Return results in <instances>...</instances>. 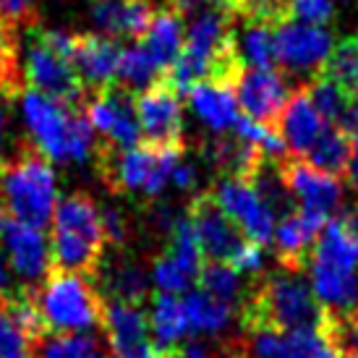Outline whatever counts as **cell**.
<instances>
[{
    "label": "cell",
    "mask_w": 358,
    "mask_h": 358,
    "mask_svg": "<svg viewBox=\"0 0 358 358\" xmlns=\"http://www.w3.org/2000/svg\"><path fill=\"white\" fill-rule=\"evenodd\" d=\"M19 290H24V288L19 285V280L13 278V272H10V264H8V259H6V254L0 251V301L16 296Z\"/></svg>",
    "instance_id": "obj_40"
},
{
    "label": "cell",
    "mask_w": 358,
    "mask_h": 358,
    "mask_svg": "<svg viewBox=\"0 0 358 358\" xmlns=\"http://www.w3.org/2000/svg\"><path fill=\"white\" fill-rule=\"evenodd\" d=\"M233 90L238 97V108L246 113V118L278 131V120L290 100L288 79L280 71L243 69Z\"/></svg>",
    "instance_id": "obj_14"
},
{
    "label": "cell",
    "mask_w": 358,
    "mask_h": 358,
    "mask_svg": "<svg viewBox=\"0 0 358 358\" xmlns=\"http://www.w3.org/2000/svg\"><path fill=\"white\" fill-rule=\"evenodd\" d=\"M243 327H275L282 332L319 329L327 332L329 311L314 296L303 269L278 264L275 272L254 282L241 306Z\"/></svg>",
    "instance_id": "obj_1"
},
{
    "label": "cell",
    "mask_w": 358,
    "mask_h": 358,
    "mask_svg": "<svg viewBox=\"0 0 358 358\" xmlns=\"http://www.w3.org/2000/svg\"><path fill=\"white\" fill-rule=\"evenodd\" d=\"M141 45L150 50V55L155 58L159 69L168 71L183 50V13L170 8V6L159 8Z\"/></svg>",
    "instance_id": "obj_24"
},
{
    "label": "cell",
    "mask_w": 358,
    "mask_h": 358,
    "mask_svg": "<svg viewBox=\"0 0 358 358\" xmlns=\"http://www.w3.org/2000/svg\"><path fill=\"white\" fill-rule=\"evenodd\" d=\"M230 267L236 269L238 275H262L264 269V246L246 241L238 249V254L230 259Z\"/></svg>",
    "instance_id": "obj_37"
},
{
    "label": "cell",
    "mask_w": 358,
    "mask_h": 358,
    "mask_svg": "<svg viewBox=\"0 0 358 358\" xmlns=\"http://www.w3.org/2000/svg\"><path fill=\"white\" fill-rule=\"evenodd\" d=\"M165 71L159 69L155 58L150 55V50L144 45H131L120 52V63H118V76H115V84H120L123 90L129 92H144L150 90L152 84H157L162 79Z\"/></svg>",
    "instance_id": "obj_27"
},
{
    "label": "cell",
    "mask_w": 358,
    "mask_h": 358,
    "mask_svg": "<svg viewBox=\"0 0 358 358\" xmlns=\"http://www.w3.org/2000/svg\"><path fill=\"white\" fill-rule=\"evenodd\" d=\"M92 280H100L105 301H120V303H134V306H141V301L147 299V290H150V280L144 275V269L131 259H118L113 264L102 262V267Z\"/></svg>",
    "instance_id": "obj_23"
},
{
    "label": "cell",
    "mask_w": 358,
    "mask_h": 358,
    "mask_svg": "<svg viewBox=\"0 0 358 358\" xmlns=\"http://www.w3.org/2000/svg\"><path fill=\"white\" fill-rule=\"evenodd\" d=\"M340 129L348 131L350 136L358 134V87L348 92V108H345V115L340 120Z\"/></svg>",
    "instance_id": "obj_42"
},
{
    "label": "cell",
    "mask_w": 358,
    "mask_h": 358,
    "mask_svg": "<svg viewBox=\"0 0 358 358\" xmlns=\"http://www.w3.org/2000/svg\"><path fill=\"white\" fill-rule=\"evenodd\" d=\"M19 113L24 120L31 150L40 152L50 162H84L94 155V129L84 115V110L69 108L34 90H24L16 94Z\"/></svg>",
    "instance_id": "obj_2"
},
{
    "label": "cell",
    "mask_w": 358,
    "mask_h": 358,
    "mask_svg": "<svg viewBox=\"0 0 358 358\" xmlns=\"http://www.w3.org/2000/svg\"><path fill=\"white\" fill-rule=\"evenodd\" d=\"M34 358H113L97 335H45L34 345Z\"/></svg>",
    "instance_id": "obj_29"
},
{
    "label": "cell",
    "mask_w": 358,
    "mask_h": 358,
    "mask_svg": "<svg viewBox=\"0 0 358 358\" xmlns=\"http://www.w3.org/2000/svg\"><path fill=\"white\" fill-rule=\"evenodd\" d=\"M120 52H123V48L105 34H76L73 37L71 63H73L81 84L87 87L90 94L115 84Z\"/></svg>",
    "instance_id": "obj_16"
},
{
    "label": "cell",
    "mask_w": 358,
    "mask_h": 358,
    "mask_svg": "<svg viewBox=\"0 0 358 358\" xmlns=\"http://www.w3.org/2000/svg\"><path fill=\"white\" fill-rule=\"evenodd\" d=\"M173 183H176L180 191H194L196 189V168H194L191 162L178 159V165L173 170Z\"/></svg>",
    "instance_id": "obj_41"
},
{
    "label": "cell",
    "mask_w": 358,
    "mask_h": 358,
    "mask_svg": "<svg viewBox=\"0 0 358 358\" xmlns=\"http://www.w3.org/2000/svg\"><path fill=\"white\" fill-rule=\"evenodd\" d=\"M335 40L324 27L303 21H282L275 29V55L288 73H314L324 66Z\"/></svg>",
    "instance_id": "obj_12"
},
{
    "label": "cell",
    "mask_w": 358,
    "mask_h": 358,
    "mask_svg": "<svg viewBox=\"0 0 358 358\" xmlns=\"http://www.w3.org/2000/svg\"><path fill=\"white\" fill-rule=\"evenodd\" d=\"M152 280H155V285L159 288V293H186V290L194 285V280L183 272V269L168 257V254H162V257L155 259V264H152Z\"/></svg>",
    "instance_id": "obj_35"
},
{
    "label": "cell",
    "mask_w": 358,
    "mask_h": 358,
    "mask_svg": "<svg viewBox=\"0 0 358 358\" xmlns=\"http://www.w3.org/2000/svg\"><path fill=\"white\" fill-rule=\"evenodd\" d=\"M155 13L152 0H92V19L105 37H144Z\"/></svg>",
    "instance_id": "obj_19"
},
{
    "label": "cell",
    "mask_w": 358,
    "mask_h": 358,
    "mask_svg": "<svg viewBox=\"0 0 358 358\" xmlns=\"http://www.w3.org/2000/svg\"><path fill=\"white\" fill-rule=\"evenodd\" d=\"M97 168L113 191L136 194L144 199H155L173 180V170L178 165L180 147H152L139 144L131 150H113L108 144L94 147Z\"/></svg>",
    "instance_id": "obj_6"
},
{
    "label": "cell",
    "mask_w": 358,
    "mask_h": 358,
    "mask_svg": "<svg viewBox=\"0 0 358 358\" xmlns=\"http://www.w3.org/2000/svg\"><path fill=\"white\" fill-rule=\"evenodd\" d=\"M350 147H353V136L348 131H343L340 126H324L322 136L317 139V144L311 147L306 157L314 168L324 170L329 176H345L348 173V162H350Z\"/></svg>",
    "instance_id": "obj_26"
},
{
    "label": "cell",
    "mask_w": 358,
    "mask_h": 358,
    "mask_svg": "<svg viewBox=\"0 0 358 358\" xmlns=\"http://www.w3.org/2000/svg\"><path fill=\"white\" fill-rule=\"evenodd\" d=\"M150 329L152 335H155V345H157L162 356L170 353V350L180 348L186 335L191 332L183 299L176 296V293H157L152 299Z\"/></svg>",
    "instance_id": "obj_22"
},
{
    "label": "cell",
    "mask_w": 358,
    "mask_h": 358,
    "mask_svg": "<svg viewBox=\"0 0 358 358\" xmlns=\"http://www.w3.org/2000/svg\"><path fill=\"white\" fill-rule=\"evenodd\" d=\"M345 220H348V225L353 230H356V236H358V207H356V212H350V215Z\"/></svg>",
    "instance_id": "obj_45"
},
{
    "label": "cell",
    "mask_w": 358,
    "mask_h": 358,
    "mask_svg": "<svg viewBox=\"0 0 358 358\" xmlns=\"http://www.w3.org/2000/svg\"><path fill=\"white\" fill-rule=\"evenodd\" d=\"M280 176L288 186L293 201H299V209L317 215L319 220L329 222L332 215L343 207V186L335 176H329L324 170L314 168L303 157H288L280 159Z\"/></svg>",
    "instance_id": "obj_9"
},
{
    "label": "cell",
    "mask_w": 358,
    "mask_h": 358,
    "mask_svg": "<svg viewBox=\"0 0 358 358\" xmlns=\"http://www.w3.org/2000/svg\"><path fill=\"white\" fill-rule=\"evenodd\" d=\"M322 131H324V118L319 115L314 102L308 100L306 90L290 94L288 105H285L278 120V134L282 136L290 155L293 157H306L311 147L317 144V139L322 136Z\"/></svg>",
    "instance_id": "obj_18"
},
{
    "label": "cell",
    "mask_w": 358,
    "mask_h": 358,
    "mask_svg": "<svg viewBox=\"0 0 358 358\" xmlns=\"http://www.w3.org/2000/svg\"><path fill=\"white\" fill-rule=\"evenodd\" d=\"M0 251L6 254L13 278L24 290H34L52 269L50 238L45 228L21 222L0 209Z\"/></svg>",
    "instance_id": "obj_7"
},
{
    "label": "cell",
    "mask_w": 358,
    "mask_h": 358,
    "mask_svg": "<svg viewBox=\"0 0 358 358\" xmlns=\"http://www.w3.org/2000/svg\"><path fill=\"white\" fill-rule=\"evenodd\" d=\"M87 120L102 136V144L113 150L139 147L141 126L136 115V97L120 84H110L100 92H92L87 100Z\"/></svg>",
    "instance_id": "obj_8"
},
{
    "label": "cell",
    "mask_w": 358,
    "mask_h": 358,
    "mask_svg": "<svg viewBox=\"0 0 358 358\" xmlns=\"http://www.w3.org/2000/svg\"><path fill=\"white\" fill-rule=\"evenodd\" d=\"M308 100L314 102V108L319 110V115L327 120V123H335L340 126V120L345 115V108H348V92L343 90L340 84L324 79V76H314L306 87Z\"/></svg>",
    "instance_id": "obj_32"
},
{
    "label": "cell",
    "mask_w": 358,
    "mask_h": 358,
    "mask_svg": "<svg viewBox=\"0 0 358 358\" xmlns=\"http://www.w3.org/2000/svg\"><path fill=\"white\" fill-rule=\"evenodd\" d=\"M37 340L19 324L8 306V299L0 301V358H34Z\"/></svg>",
    "instance_id": "obj_31"
},
{
    "label": "cell",
    "mask_w": 358,
    "mask_h": 358,
    "mask_svg": "<svg viewBox=\"0 0 358 358\" xmlns=\"http://www.w3.org/2000/svg\"><path fill=\"white\" fill-rule=\"evenodd\" d=\"M196 282H199V290H204V293H209V296H215L220 301H228V303H233L241 296V275L230 267L228 262L207 259L201 264Z\"/></svg>",
    "instance_id": "obj_33"
},
{
    "label": "cell",
    "mask_w": 358,
    "mask_h": 358,
    "mask_svg": "<svg viewBox=\"0 0 358 358\" xmlns=\"http://www.w3.org/2000/svg\"><path fill=\"white\" fill-rule=\"evenodd\" d=\"M186 97H189V105L196 113V118L215 134H228V131L236 129L241 113L236 90L230 84L201 81V84L186 92Z\"/></svg>",
    "instance_id": "obj_20"
},
{
    "label": "cell",
    "mask_w": 358,
    "mask_h": 358,
    "mask_svg": "<svg viewBox=\"0 0 358 358\" xmlns=\"http://www.w3.org/2000/svg\"><path fill=\"white\" fill-rule=\"evenodd\" d=\"M189 217L194 222L196 238H199L201 254L212 262H228L238 254V249L246 243L243 230L220 209V204L212 199V194H199L189 204Z\"/></svg>",
    "instance_id": "obj_15"
},
{
    "label": "cell",
    "mask_w": 358,
    "mask_h": 358,
    "mask_svg": "<svg viewBox=\"0 0 358 358\" xmlns=\"http://www.w3.org/2000/svg\"><path fill=\"white\" fill-rule=\"evenodd\" d=\"M37 0H0V24L3 27H16L21 21L31 19Z\"/></svg>",
    "instance_id": "obj_38"
},
{
    "label": "cell",
    "mask_w": 358,
    "mask_h": 358,
    "mask_svg": "<svg viewBox=\"0 0 358 358\" xmlns=\"http://www.w3.org/2000/svg\"><path fill=\"white\" fill-rule=\"evenodd\" d=\"M348 180L358 189V134L353 136V147H350V162H348Z\"/></svg>",
    "instance_id": "obj_44"
},
{
    "label": "cell",
    "mask_w": 358,
    "mask_h": 358,
    "mask_svg": "<svg viewBox=\"0 0 358 358\" xmlns=\"http://www.w3.org/2000/svg\"><path fill=\"white\" fill-rule=\"evenodd\" d=\"M327 222L319 220L317 215H308L303 209H293L288 215H282L275 225V257L278 264L290 269H306V259L314 249L319 230Z\"/></svg>",
    "instance_id": "obj_17"
},
{
    "label": "cell",
    "mask_w": 358,
    "mask_h": 358,
    "mask_svg": "<svg viewBox=\"0 0 358 358\" xmlns=\"http://www.w3.org/2000/svg\"><path fill=\"white\" fill-rule=\"evenodd\" d=\"M73 37L76 34L60 29H31L24 40L21 60L16 66L19 79L27 81V90L42 92L69 108L84 110L90 92L71 63Z\"/></svg>",
    "instance_id": "obj_3"
},
{
    "label": "cell",
    "mask_w": 358,
    "mask_h": 358,
    "mask_svg": "<svg viewBox=\"0 0 358 358\" xmlns=\"http://www.w3.org/2000/svg\"><path fill=\"white\" fill-rule=\"evenodd\" d=\"M102 228H105L108 243L123 246L126 238H129V222H126V217L120 215L118 209H105V212H102Z\"/></svg>",
    "instance_id": "obj_39"
},
{
    "label": "cell",
    "mask_w": 358,
    "mask_h": 358,
    "mask_svg": "<svg viewBox=\"0 0 358 358\" xmlns=\"http://www.w3.org/2000/svg\"><path fill=\"white\" fill-rule=\"evenodd\" d=\"M212 199L217 201L220 209L243 230V236L249 241L262 243V246L272 243L275 212L269 209L267 201L262 199V194L249 178H230V176H225L212 191Z\"/></svg>",
    "instance_id": "obj_10"
},
{
    "label": "cell",
    "mask_w": 358,
    "mask_h": 358,
    "mask_svg": "<svg viewBox=\"0 0 358 358\" xmlns=\"http://www.w3.org/2000/svg\"><path fill=\"white\" fill-rule=\"evenodd\" d=\"M136 115H139L141 139L152 147H186L183 134V108L178 92L165 79L152 84L150 90L136 94Z\"/></svg>",
    "instance_id": "obj_11"
},
{
    "label": "cell",
    "mask_w": 358,
    "mask_h": 358,
    "mask_svg": "<svg viewBox=\"0 0 358 358\" xmlns=\"http://www.w3.org/2000/svg\"><path fill=\"white\" fill-rule=\"evenodd\" d=\"M332 16H335L332 0H290V19L324 27Z\"/></svg>",
    "instance_id": "obj_36"
},
{
    "label": "cell",
    "mask_w": 358,
    "mask_h": 358,
    "mask_svg": "<svg viewBox=\"0 0 358 358\" xmlns=\"http://www.w3.org/2000/svg\"><path fill=\"white\" fill-rule=\"evenodd\" d=\"M29 293L48 335H87L92 329H102L105 299L97 285L79 272L52 267Z\"/></svg>",
    "instance_id": "obj_4"
},
{
    "label": "cell",
    "mask_w": 358,
    "mask_h": 358,
    "mask_svg": "<svg viewBox=\"0 0 358 358\" xmlns=\"http://www.w3.org/2000/svg\"><path fill=\"white\" fill-rule=\"evenodd\" d=\"M243 29L236 31V48H238L241 63L251 69H275V27L264 21L241 19Z\"/></svg>",
    "instance_id": "obj_25"
},
{
    "label": "cell",
    "mask_w": 358,
    "mask_h": 358,
    "mask_svg": "<svg viewBox=\"0 0 358 358\" xmlns=\"http://www.w3.org/2000/svg\"><path fill=\"white\" fill-rule=\"evenodd\" d=\"M317 76H324V79L340 84L345 92L356 90L358 87V31L356 34H348L340 42H335L332 52L327 55L324 66L319 69Z\"/></svg>",
    "instance_id": "obj_30"
},
{
    "label": "cell",
    "mask_w": 358,
    "mask_h": 358,
    "mask_svg": "<svg viewBox=\"0 0 358 358\" xmlns=\"http://www.w3.org/2000/svg\"><path fill=\"white\" fill-rule=\"evenodd\" d=\"M52 230L79 236L97 246H108L105 228H102V212L87 194H69L58 199L55 212H52Z\"/></svg>",
    "instance_id": "obj_21"
},
{
    "label": "cell",
    "mask_w": 358,
    "mask_h": 358,
    "mask_svg": "<svg viewBox=\"0 0 358 358\" xmlns=\"http://www.w3.org/2000/svg\"><path fill=\"white\" fill-rule=\"evenodd\" d=\"M8 108H6V94L0 92V162H6V150H8Z\"/></svg>",
    "instance_id": "obj_43"
},
{
    "label": "cell",
    "mask_w": 358,
    "mask_h": 358,
    "mask_svg": "<svg viewBox=\"0 0 358 358\" xmlns=\"http://www.w3.org/2000/svg\"><path fill=\"white\" fill-rule=\"evenodd\" d=\"M278 358H338V348L319 329H299L285 335V345Z\"/></svg>",
    "instance_id": "obj_34"
},
{
    "label": "cell",
    "mask_w": 358,
    "mask_h": 358,
    "mask_svg": "<svg viewBox=\"0 0 358 358\" xmlns=\"http://www.w3.org/2000/svg\"><path fill=\"white\" fill-rule=\"evenodd\" d=\"M58 204V178L52 162L40 152L24 150L0 162V209L10 217L45 228Z\"/></svg>",
    "instance_id": "obj_5"
},
{
    "label": "cell",
    "mask_w": 358,
    "mask_h": 358,
    "mask_svg": "<svg viewBox=\"0 0 358 358\" xmlns=\"http://www.w3.org/2000/svg\"><path fill=\"white\" fill-rule=\"evenodd\" d=\"M162 358H183V356H180V350L176 348V350H170V353H165Z\"/></svg>",
    "instance_id": "obj_46"
},
{
    "label": "cell",
    "mask_w": 358,
    "mask_h": 358,
    "mask_svg": "<svg viewBox=\"0 0 358 358\" xmlns=\"http://www.w3.org/2000/svg\"><path fill=\"white\" fill-rule=\"evenodd\" d=\"M338 358H356V356H345V353H340V356Z\"/></svg>",
    "instance_id": "obj_47"
},
{
    "label": "cell",
    "mask_w": 358,
    "mask_h": 358,
    "mask_svg": "<svg viewBox=\"0 0 358 358\" xmlns=\"http://www.w3.org/2000/svg\"><path fill=\"white\" fill-rule=\"evenodd\" d=\"M102 332L108 338L110 353L115 358H162L152 338L150 319L141 311V306L105 301Z\"/></svg>",
    "instance_id": "obj_13"
},
{
    "label": "cell",
    "mask_w": 358,
    "mask_h": 358,
    "mask_svg": "<svg viewBox=\"0 0 358 358\" xmlns=\"http://www.w3.org/2000/svg\"><path fill=\"white\" fill-rule=\"evenodd\" d=\"M186 314H189L191 332H207V335H217L230 324L233 319V303L220 301L209 296L204 290H194L186 299Z\"/></svg>",
    "instance_id": "obj_28"
}]
</instances>
